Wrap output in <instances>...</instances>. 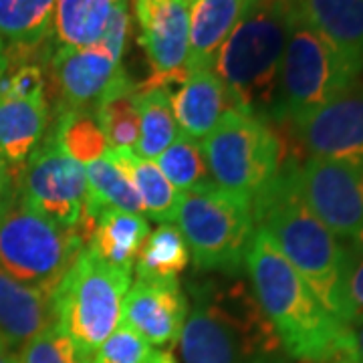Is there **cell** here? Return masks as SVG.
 <instances>
[{
    "mask_svg": "<svg viewBox=\"0 0 363 363\" xmlns=\"http://www.w3.org/2000/svg\"><path fill=\"white\" fill-rule=\"evenodd\" d=\"M184 363H293L245 274L202 272L186 283Z\"/></svg>",
    "mask_w": 363,
    "mask_h": 363,
    "instance_id": "obj_1",
    "label": "cell"
},
{
    "mask_svg": "<svg viewBox=\"0 0 363 363\" xmlns=\"http://www.w3.org/2000/svg\"><path fill=\"white\" fill-rule=\"evenodd\" d=\"M252 214L257 228L271 238L291 267L311 286L325 309L343 323L341 291L347 245L341 242L307 204L298 184V157L295 154L285 157L274 180L255 200Z\"/></svg>",
    "mask_w": 363,
    "mask_h": 363,
    "instance_id": "obj_2",
    "label": "cell"
},
{
    "mask_svg": "<svg viewBox=\"0 0 363 363\" xmlns=\"http://www.w3.org/2000/svg\"><path fill=\"white\" fill-rule=\"evenodd\" d=\"M245 271L260 309L293 362L331 363L347 353L350 329L325 309L311 286L259 228Z\"/></svg>",
    "mask_w": 363,
    "mask_h": 363,
    "instance_id": "obj_3",
    "label": "cell"
},
{
    "mask_svg": "<svg viewBox=\"0 0 363 363\" xmlns=\"http://www.w3.org/2000/svg\"><path fill=\"white\" fill-rule=\"evenodd\" d=\"M297 0H252L214 61L236 109L272 123L279 75Z\"/></svg>",
    "mask_w": 363,
    "mask_h": 363,
    "instance_id": "obj_4",
    "label": "cell"
},
{
    "mask_svg": "<svg viewBox=\"0 0 363 363\" xmlns=\"http://www.w3.org/2000/svg\"><path fill=\"white\" fill-rule=\"evenodd\" d=\"M89 236L43 216L18 186L0 196V269L28 285L57 289Z\"/></svg>",
    "mask_w": 363,
    "mask_h": 363,
    "instance_id": "obj_5",
    "label": "cell"
},
{
    "mask_svg": "<svg viewBox=\"0 0 363 363\" xmlns=\"http://www.w3.org/2000/svg\"><path fill=\"white\" fill-rule=\"evenodd\" d=\"M200 145L212 182L248 206L274 180L285 157L293 154L272 123L236 107L220 117Z\"/></svg>",
    "mask_w": 363,
    "mask_h": 363,
    "instance_id": "obj_6",
    "label": "cell"
},
{
    "mask_svg": "<svg viewBox=\"0 0 363 363\" xmlns=\"http://www.w3.org/2000/svg\"><path fill=\"white\" fill-rule=\"evenodd\" d=\"M357 77L303 16L297 0L281 63L272 125L295 128L303 123L351 87Z\"/></svg>",
    "mask_w": 363,
    "mask_h": 363,
    "instance_id": "obj_7",
    "label": "cell"
},
{
    "mask_svg": "<svg viewBox=\"0 0 363 363\" xmlns=\"http://www.w3.org/2000/svg\"><path fill=\"white\" fill-rule=\"evenodd\" d=\"M176 222L198 271L245 274L257 233L252 206L206 184L180 196Z\"/></svg>",
    "mask_w": 363,
    "mask_h": 363,
    "instance_id": "obj_8",
    "label": "cell"
},
{
    "mask_svg": "<svg viewBox=\"0 0 363 363\" xmlns=\"http://www.w3.org/2000/svg\"><path fill=\"white\" fill-rule=\"evenodd\" d=\"M131 272L107 264L85 247L57 285V325L85 353L93 355L119 327Z\"/></svg>",
    "mask_w": 363,
    "mask_h": 363,
    "instance_id": "obj_9",
    "label": "cell"
},
{
    "mask_svg": "<svg viewBox=\"0 0 363 363\" xmlns=\"http://www.w3.org/2000/svg\"><path fill=\"white\" fill-rule=\"evenodd\" d=\"M16 186L26 202L43 216L91 236V226L85 218V168L61 147L55 133H47L25 166L18 169Z\"/></svg>",
    "mask_w": 363,
    "mask_h": 363,
    "instance_id": "obj_10",
    "label": "cell"
},
{
    "mask_svg": "<svg viewBox=\"0 0 363 363\" xmlns=\"http://www.w3.org/2000/svg\"><path fill=\"white\" fill-rule=\"evenodd\" d=\"M298 184L317 218L347 247L363 245V166L307 156Z\"/></svg>",
    "mask_w": 363,
    "mask_h": 363,
    "instance_id": "obj_11",
    "label": "cell"
},
{
    "mask_svg": "<svg viewBox=\"0 0 363 363\" xmlns=\"http://www.w3.org/2000/svg\"><path fill=\"white\" fill-rule=\"evenodd\" d=\"M190 6V0H135L140 45L154 71L140 89H168L186 79Z\"/></svg>",
    "mask_w": 363,
    "mask_h": 363,
    "instance_id": "obj_12",
    "label": "cell"
},
{
    "mask_svg": "<svg viewBox=\"0 0 363 363\" xmlns=\"http://www.w3.org/2000/svg\"><path fill=\"white\" fill-rule=\"evenodd\" d=\"M311 157L363 166V83L355 81L331 104L291 128Z\"/></svg>",
    "mask_w": 363,
    "mask_h": 363,
    "instance_id": "obj_13",
    "label": "cell"
},
{
    "mask_svg": "<svg viewBox=\"0 0 363 363\" xmlns=\"http://www.w3.org/2000/svg\"><path fill=\"white\" fill-rule=\"evenodd\" d=\"M190 303L178 281L135 279L121 305L119 325L138 333L157 350H169L180 341Z\"/></svg>",
    "mask_w": 363,
    "mask_h": 363,
    "instance_id": "obj_14",
    "label": "cell"
},
{
    "mask_svg": "<svg viewBox=\"0 0 363 363\" xmlns=\"http://www.w3.org/2000/svg\"><path fill=\"white\" fill-rule=\"evenodd\" d=\"M45 65L57 93V113L93 109L123 69L121 61L99 43L91 47H55Z\"/></svg>",
    "mask_w": 363,
    "mask_h": 363,
    "instance_id": "obj_15",
    "label": "cell"
},
{
    "mask_svg": "<svg viewBox=\"0 0 363 363\" xmlns=\"http://www.w3.org/2000/svg\"><path fill=\"white\" fill-rule=\"evenodd\" d=\"M55 291L16 281L0 269V341L21 351L30 339L57 323Z\"/></svg>",
    "mask_w": 363,
    "mask_h": 363,
    "instance_id": "obj_16",
    "label": "cell"
},
{
    "mask_svg": "<svg viewBox=\"0 0 363 363\" xmlns=\"http://www.w3.org/2000/svg\"><path fill=\"white\" fill-rule=\"evenodd\" d=\"M176 125L184 135L202 142L220 117L234 109L233 99L214 69L190 71L178 89L169 93Z\"/></svg>",
    "mask_w": 363,
    "mask_h": 363,
    "instance_id": "obj_17",
    "label": "cell"
},
{
    "mask_svg": "<svg viewBox=\"0 0 363 363\" xmlns=\"http://www.w3.org/2000/svg\"><path fill=\"white\" fill-rule=\"evenodd\" d=\"M57 0H0V37L6 45V59L33 63L40 52L47 61L51 49L52 14Z\"/></svg>",
    "mask_w": 363,
    "mask_h": 363,
    "instance_id": "obj_18",
    "label": "cell"
},
{
    "mask_svg": "<svg viewBox=\"0 0 363 363\" xmlns=\"http://www.w3.org/2000/svg\"><path fill=\"white\" fill-rule=\"evenodd\" d=\"M49 128V101L0 93V157L18 172L45 140Z\"/></svg>",
    "mask_w": 363,
    "mask_h": 363,
    "instance_id": "obj_19",
    "label": "cell"
},
{
    "mask_svg": "<svg viewBox=\"0 0 363 363\" xmlns=\"http://www.w3.org/2000/svg\"><path fill=\"white\" fill-rule=\"evenodd\" d=\"M301 13L339 57L363 71V0H298Z\"/></svg>",
    "mask_w": 363,
    "mask_h": 363,
    "instance_id": "obj_20",
    "label": "cell"
},
{
    "mask_svg": "<svg viewBox=\"0 0 363 363\" xmlns=\"http://www.w3.org/2000/svg\"><path fill=\"white\" fill-rule=\"evenodd\" d=\"M252 0H196L190 6L186 71L212 69L216 55Z\"/></svg>",
    "mask_w": 363,
    "mask_h": 363,
    "instance_id": "obj_21",
    "label": "cell"
},
{
    "mask_svg": "<svg viewBox=\"0 0 363 363\" xmlns=\"http://www.w3.org/2000/svg\"><path fill=\"white\" fill-rule=\"evenodd\" d=\"M150 234L143 214H131L117 208H105L93 222L87 247L107 264L133 271L138 252Z\"/></svg>",
    "mask_w": 363,
    "mask_h": 363,
    "instance_id": "obj_22",
    "label": "cell"
},
{
    "mask_svg": "<svg viewBox=\"0 0 363 363\" xmlns=\"http://www.w3.org/2000/svg\"><path fill=\"white\" fill-rule=\"evenodd\" d=\"M107 156L128 176L133 190L142 200L145 216L160 224L176 222L182 194L169 184L154 160L138 156L133 150H109Z\"/></svg>",
    "mask_w": 363,
    "mask_h": 363,
    "instance_id": "obj_23",
    "label": "cell"
},
{
    "mask_svg": "<svg viewBox=\"0 0 363 363\" xmlns=\"http://www.w3.org/2000/svg\"><path fill=\"white\" fill-rule=\"evenodd\" d=\"M93 111L109 150H135L140 138L138 83L131 81L125 69L119 71L116 81L105 91Z\"/></svg>",
    "mask_w": 363,
    "mask_h": 363,
    "instance_id": "obj_24",
    "label": "cell"
},
{
    "mask_svg": "<svg viewBox=\"0 0 363 363\" xmlns=\"http://www.w3.org/2000/svg\"><path fill=\"white\" fill-rule=\"evenodd\" d=\"M119 0H57L51 43L55 47L97 45Z\"/></svg>",
    "mask_w": 363,
    "mask_h": 363,
    "instance_id": "obj_25",
    "label": "cell"
},
{
    "mask_svg": "<svg viewBox=\"0 0 363 363\" xmlns=\"http://www.w3.org/2000/svg\"><path fill=\"white\" fill-rule=\"evenodd\" d=\"M85 168L87 178V210L85 218L93 230V222L105 208H117L131 214H143V204L138 192L133 190L128 176L117 168L113 160L107 156L97 157ZM145 216V214H143Z\"/></svg>",
    "mask_w": 363,
    "mask_h": 363,
    "instance_id": "obj_26",
    "label": "cell"
},
{
    "mask_svg": "<svg viewBox=\"0 0 363 363\" xmlns=\"http://www.w3.org/2000/svg\"><path fill=\"white\" fill-rule=\"evenodd\" d=\"M188 264L190 250L180 228L172 222H166L147 234L133 267L138 279L178 281V277L186 271Z\"/></svg>",
    "mask_w": 363,
    "mask_h": 363,
    "instance_id": "obj_27",
    "label": "cell"
},
{
    "mask_svg": "<svg viewBox=\"0 0 363 363\" xmlns=\"http://www.w3.org/2000/svg\"><path fill=\"white\" fill-rule=\"evenodd\" d=\"M138 113H140V138L133 152L145 160H156L180 133L172 111L169 91L160 87H152V89L138 87Z\"/></svg>",
    "mask_w": 363,
    "mask_h": 363,
    "instance_id": "obj_28",
    "label": "cell"
},
{
    "mask_svg": "<svg viewBox=\"0 0 363 363\" xmlns=\"http://www.w3.org/2000/svg\"><path fill=\"white\" fill-rule=\"evenodd\" d=\"M154 162L180 194L190 192L200 186H206V184H214L210 178L206 157H204L200 142H196L184 133H178L176 140L169 143Z\"/></svg>",
    "mask_w": 363,
    "mask_h": 363,
    "instance_id": "obj_29",
    "label": "cell"
},
{
    "mask_svg": "<svg viewBox=\"0 0 363 363\" xmlns=\"http://www.w3.org/2000/svg\"><path fill=\"white\" fill-rule=\"evenodd\" d=\"M55 138L71 157L81 166L89 164L109 152L105 135L93 109H73L57 113Z\"/></svg>",
    "mask_w": 363,
    "mask_h": 363,
    "instance_id": "obj_30",
    "label": "cell"
},
{
    "mask_svg": "<svg viewBox=\"0 0 363 363\" xmlns=\"http://www.w3.org/2000/svg\"><path fill=\"white\" fill-rule=\"evenodd\" d=\"M91 355L79 347L57 323L47 327L21 350V363H89Z\"/></svg>",
    "mask_w": 363,
    "mask_h": 363,
    "instance_id": "obj_31",
    "label": "cell"
},
{
    "mask_svg": "<svg viewBox=\"0 0 363 363\" xmlns=\"http://www.w3.org/2000/svg\"><path fill=\"white\" fill-rule=\"evenodd\" d=\"M152 350L154 347L147 345L138 333L119 325L95 350L89 363H143Z\"/></svg>",
    "mask_w": 363,
    "mask_h": 363,
    "instance_id": "obj_32",
    "label": "cell"
},
{
    "mask_svg": "<svg viewBox=\"0 0 363 363\" xmlns=\"http://www.w3.org/2000/svg\"><path fill=\"white\" fill-rule=\"evenodd\" d=\"M343 323L353 325L363 319V245L347 247L343 272Z\"/></svg>",
    "mask_w": 363,
    "mask_h": 363,
    "instance_id": "obj_33",
    "label": "cell"
},
{
    "mask_svg": "<svg viewBox=\"0 0 363 363\" xmlns=\"http://www.w3.org/2000/svg\"><path fill=\"white\" fill-rule=\"evenodd\" d=\"M130 6H128V0H119L117 6L113 9V13L109 16V23L105 26V33L99 45L107 49L116 57L117 61L123 59V52H125V45H128V37H130Z\"/></svg>",
    "mask_w": 363,
    "mask_h": 363,
    "instance_id": "obj_34",
    "label": "cell"
},
{
    "mask_svg": "<svg viewBox=\"0 0 363 363\" xmlns=\"http://www.w3.org/2000/svg\"><path fill=\"white\" fill-rule=\"evenodd\" d=\"M347 329H350V350H347V355H353L355 359L363 362V319L350 325Z\"/></svg>",
    "mask_w": 363,
    "mask_h": 363,
    "instance_id": "obj_35",
    "label": "cell"
},
{
    "mask_svg": "<svg viewBox=\"0 0 363 363\" xmlns=\"http://www.w3.org/2000/svg\"><path fill=\"white\" fill-rule=\"evenodd\" d=\"M143 363H178L174 359L172 351L169 350H152V353L145 357Z\"/></svg>",
    "mask_w": 363,
    "mask_h": 363,
    "instance_id": "obj_36",
    "label": "cell"
},
{
    "mask_svg": "<svg viewBox=\"0 0 363 363\" xmlns=\"http://www.w3.org/2000/svg\"><path fill=\"white\" fill-rule=\"evenodd\" d=\"M13 180H14V174L11 172V168L4 164V160L0 157V196L4 194V192L11 188Z\"/></svg>",
    "mask_w": 363,
    "mask_h": 363,
    "instance_id": "obj_37",
    "label": "cell"
},
{
    "mask_svg": "<svg viewBox=\"0 0 363 363\" xmlns=\"http://www.w3.org/2000/svg\"><path fill=\"white\" fill-rule=\"evenodd\" d=\"M0 363H21V351L13 350L4 341H0Z\"/></svg>",
    "mask_w": 363,
    "mask_h": 363,
    "instance_id": "obj_38",
    "label": "cell"
},
{
    "mask_svg": "<svg viewBox=\"0 0 363 363\" xmlns=\"http://www.w3.org/2000/svg\"><path fill=\"white\" fill-rule=\"evenodd\" d=\"M331 363H363V362H359V359H355L353 355H347V353H345V355H339V357H335Z\"/></svg>",
    "mask_w": 363,
    "mask_h": 363,
    "instance_id": "obj_39",
    "label": "cell"
},
{
    "mask_svg": "<svg viewBox=\"0 0 363 363\" xmlns=\"http://www.w3.org/2000/svg\"><path fill=\"white\" fill-rule=\"evenodd\" d=\"M0 63L9 65V59H6V45H4L2 37H0Z\"/></svg>",
    "mask_w": 363,
    "mask_h": 363,
    "instance_id": "obj_40",
    "label": "cell"
},
{
    "mask_svg": "<svg viewBox=\"0 0 363 363\" xmlns=\"http://www.w3.org/2000/svg\"><path fill=\"white\" fill-rule=\"evenodd\" d=\"M6 71H9V65H4V63H0V79L6 75Z\"/></svg>",
    "mask_w": 363,
    "mask_h": 363,
    "instance_id": "obj_41",
    "label": "cell"
},
{
    "mask_svg": "<svg viewBox=\"0 0 363 363\" xmlns=\"http://www.w3.org/2000/svg\"><path fill=\"white\" fill-rule=\"evenodd\" d=\"M194 2H196V0H190V4H194Z\"/></svg>",
    "mask_w": 363,
    "mask_h": 363,
    "instance_id": "obj_42",
    "label": "cell"
}]
</instances>
